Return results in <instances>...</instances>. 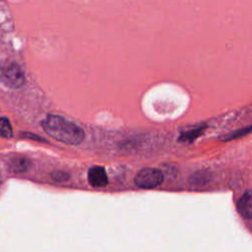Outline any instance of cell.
Wrapping results in <instances>:
<instances>
[{
  "mask_svg": "<svg viewBox=\"0 0 252 252\" xmlns=\"http://www.w3.org/2000/svg\"><path fill=\"white\" fill-rule=\"evenodd\" d=\"M41 125L49 136L65 144L79 145L85 138L84 130L81 127L59 115H47Z\"/></svg>",
  "mask_w": 252,
  "mask_h": 252,
  "instance_id": "1",
  "label": "cell"
},
{
  "mask_svg": "<svg viewBox=\"0 0 252 252\" xmlns=\"http://www.w3.org/2000/svg\"><path fill=\"white\" fill-rule=\"evenodd\" d=\"M135 184L144 189H152L160 185L163 181V174L160 170L153 167L141 169L134 178Z\"/></svg>",
  "mask_w": 252,
  "mask_h": 252,
  "instance_id": "2",
  "label": "cell"
},
{
  "mask_svg": "<svg viewBox=\"0 0 252 252\" xmlns=\"http://www.w3.org/2000/svg\"><path fill=\"white\" fill-rule=\"evenodd\" d=\"M4 83L10 88H20L25 83V76L21 68L17 64L9 65L2 75Z\"/></svg>",
  "mask_w": 252,
  "mask_h": 252,
  "instance_id": "3",
  "label": "cell"
},
{
  "mask_svg": "<svg viewBox=\"0 0 252 252\" xmlns=\"http://www.w3.org/2000/svg\"><path fill=\"white\" fill-rule=\"evenodd\" d=\"M89 183L94 187H104L108 183V178L105 169L102 166H93L88 172Z\"/></svg>",
  "mask_w": 252,
  "mask_h": 252,
  "instance_id": "4",
  "label": "cell"
},
{
  "mask_svg": "<svg viewBox=\"0 0 252 252\" xmlns=\"http://www.w3.org/2000/svg\"><path fill=\"white\" fill-rule=\"evenodd\" d=\"M238 211L245 218H250L251 214V195L250 191H247L238 201Z\"/></svg>",
  "mask_w": 252,
  "mask_h": 252,
  "instance_id": "5",
  "label": "cell"
},
{
  "mask_svg": "<svg viewBox=\"0 0 252 252\" xmlns=\"http://www.w3.org/2000/svg\"><path fill=\"white\" fill-rule=\"evenodd\" d=\"M0 136L3 138H11L13 136L11 123L6 117L0 118Z\"/></svg>",
  "mask_w": 252,
  "mask_h": 252,
  "instance_id": "6",
  "label": "cell"
},
{
  "mask_svg": "<svg viewBox=\"0 0 252 252\" xmlns=\"http://www.w3.org/2000/svg\"><path fill=\"white\" fill-rule=\"evenodd\" d=\"M204 127H200V128H197V129H194L192 131H187V132H184L182 134H180L179 136V141H185V142H190V141H193L194 139H196L199 135H201V133L204 131Z\"/></svg>",
  "mask_w": 252,
  "mask_h": 252,
  "instance_id": "7",
  "label": "cell"
},
{
  "mask_svg": "<svg viewBox=\"0 0 252 252\" xmlns=\"http://www.w3.org/2000/svg\"><path fill=\"white\" fill-rule=\"evenodd\" d=\"M29 166V160L26 158H20L17 161H15L12 165L13 169L16 171H25L28 169Z\"/></svg>",
  "mask_w": 252,
  "mask_h": 252,
  "instance_id": "8",
  "label": "cell"
},
{
  "mask_svg": "<svg viewBox=\"0 0 252 252\" xmlns=\"http://www.w3.org/2000/svg\"><path fill=\"white\" fill-rule=\"evenodd\" d=\"M52 178L58 182H62V181H67L70 178V174L65 172V171H61V170H56L53 171L51 174Z\"/></svg>",
  "mask_w": 252,
  "mask_h": 252,
  "instance_id": "9",
  "label": "cell"
},
{
  "mask_svg": "<svg viewBox=\"0 0 252 252\" xmlns=\"http://www.w3.org/2000/svg\"><path fill=\"white\" fill-rule=\"evenodd\" d=\"M250 130H251V127H250V126H248L247 128H244V129L239 130L237 133H236V132H234V133H233V135H229V136H227L224 140H225V141H227V140H232V139H235V138L241 137V136H243V135H246L245 133H249V132H250Z\"/></svg>",
  "mask_w": 252,
  "mask_h": 252,
  "instance_id": "10",
  "label": "cell"
}]
</instances>
